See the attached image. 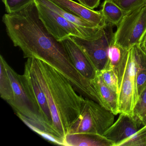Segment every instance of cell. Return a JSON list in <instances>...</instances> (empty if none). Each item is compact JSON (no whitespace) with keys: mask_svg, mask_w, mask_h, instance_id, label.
Here are the masks:
<instances>
[{"mask_svg":"<svg viewBox=\"0 0 146 146\" xmlns=\"http://www.w3.org/2000/svg\"><path fill=\"white\" fill-rule=\"evenodd\" d=\"M7 35L25 58L40 60L59 72L69 81L79 72L74 67L61 42L48 31L40 19L35 1L22 10L2 17Z\"/></svg>","mask_w":146,"mask_h":146,"instance_id":"cell-1","label":"cell"},{"mask_svg":"<svg viewBox=\"0 0 146 146\" xmlns=\"http://www.w3.org/2000/svg\"><path fill=\"white\" fill-rule=\"evenodd\" d=\"M25 64L45 93L54 131L65 140L80 114L85 98L78 94L67 78L46 62L32 58H28Z\"/></svg>","mask_w":146,"mask_h":146,"instance_id":"cell-2","label":"cell"},{"mask_svg":"<svg viewBox=\"0 0 146 146\" xmlns=\"http://www.w3.org/2000/svg\"><path fill=\"white\" fill-rule=\"evenodd\" d=\"M5 65L13 88L12 98L7 103L17 116L33 131L50 142L55 143L57 138L63 141L54 135L47 126L24 74L19 75L7 61Z\"/></svg>","mask_w":146,"mask_h":146,"instance_id":"cell-3","label":"cell"},{"mask_svg":"<svg viewBox=\"0 0 146 146\" xmlns=\"http://www.w3.org/2000/svg\"><path fill=\"white\" fill-rule=\"evenodd\" d=\"M137 72V64L131 48L126 52L116 70L118 81L119 113H125L133 117L134 108L139 98Z\"/></svg>","mask_w":146,"mask_h":146,"instance_id":"cell-4","label":"cell"},{"mask_svg":"<svg viewBox=\"0 0 146 146\" xmlns=\"http://www.w3.org/2000/svg\"><path fill=\"white\" fill-rule=\"evenodd\" d=\"M38 15L49 33L58 41L70 36L91 39L100 36L104 28L84 29L69 22L39 1L35 0Z\"/></svg>","mask_w":146,"mask_h":146,"instance_id":"cell-5","label":"cell"},{"mask_svg":"<svg viewBox=\"0 0 146 146\" xmlns=\"http://www.w3.org/2000/svg\"><path fill=\"white\" fill-rule=\"evenodd\" d=\"M113 113L98 102L85 98L81 112L69 133H95L103 135L114 123Z\"/></svg>","mask_w":146,"mask_h":146,"instance_id":"cell-6","label":"cell"},{"mask_svg":"<svg viewBox=\"0 0 146 146\" xmlns=\"http://www.w3.org/2000/svg\"><path fill=\"white\" fill-rule=\"evenodd\" d=\"M146 32V5L126 15L117 26L113 41L115 44L129 50L140 44Z\"/></svg>","mask_w":146,"mask_h":146,"instance_id":"cell-7","label":"cell"},{"mask_svg":"<svg viewBox=\"0 0 146 146\" xmlns=\"http://www.w3.org/2000/svg\"><path fill=\"white\" fill-rule=\"evenodd\" d=\"M113 27L107 24L101 35L94 39L70 36L82 49L98 71L103 70L108 63L109 47L114 35Z\"/></svg>","mask_w":146,"mask_h":146,"instance_id":"cell-8","label":"cell"},{"mask_svg":"<svg viewBox=\"0 0 146 146\" xmlns=\"http://www.w3.org/2000/svg\"><path fill=\"white\" fill-rule=\"evenodd\" d=\"M61 42L75 68L84 77L93 80L97 70L82 49L70 37Z\"/></svg>","mask_w":146,"mask_h":146,"instance_id":"cell-9","label":"cell"},{"mask_svg":"<svg viewBox=\"0 0 146 146\" xmlns=\"http://www.w3.org/2000/svg\"><path fill=\"white\" fill-rule=\"evenodd\" d=\"M141 125L132 116L120 113L117 120L104 132L103 135L113 143V146L134 135Z\"/></svg>","mask_w":146,"mask_h":146,"instance_id":"cell-10","label":"cell"},{"mask_svg":"<svg viewBox=\"0 0 146 146\" xmlns=\"http://www.w3.org/2000/svg\"><path fill=\"white\" fill-rule=\"evenodd\" d=\"M67 12L81 18L97 27L107 25L101 11H95L72 0H50Z\"/></svg>","mask_w":146,"mask_h":146,"instance_id":"cell-11","label":"cell"},{"mask_svg":"<svg viewBox=\"0 0 146 146\" xmlns=\"http://www.w3.org/2000/svg\"><path fill=\"white\" fill-rule=\"evenodd\" d=\"M23 74L27 83L33 93L36 100L37 102L48 128L54 135L64 141V139L60 137L53 129L52 115L45 93L43 92L36 78L32 73L29 67L26 64L25 65L24 73Z\"/></svg>","mask_w":146,"mask_h":146,"instance_id":"cell-12","label":"cell"},{"mask_svg":"<svg viewBox=\"0 0 146 146\" xmlns=\"http://www.w3.org/2000/svg\"><path fill=\"white\" fill-rule=\"evenodd\" d=\"M64 142L65 146H113V143L103 135L95 133H68Z\"/></svg>","mask_w":146,"mask_h":146,"instance_id":"cell-13","label":"cell"},{"mask_svg":"<svg viewBox=\"0 0 146 146\" xmlns=\"http://www.w3.org/2000/svg\"><path fill=\"white\" fill-rule=\"evenodd\" d=\"M91 82L102 100L105 108L111 112L115 115L119 113L117 94L104 83L100 72L98 71L95 78L91 80Z\"/></svg>","mask_w":146,"mask_h":146,"instance_id":"cell-14","label":"cell"},{"mask_svg":"<svg viewBox=\"0 0 146 146\" xmlns=\"http://www.w3.org/2000/svg\"><path fill=\"white\" fill-rule=\"evenodd\" d=\"M102 7L100 11L106 23L113 26H117L123 18L129 14L111 0H105Z\"/></svg>","mask_w":146,"mask_h":146,"instance_id":"cell-15","label":"cell"},{"mask_svg":"<svg viewBox=\"0 0 146 146\" xmlns=\"http://www.w3.org/2000/svg\"><path fill=\"white\" fill-rule=\"evenodd\" d=\"M132 48L137 66V83L139 96L146 87V54L141 48L140 44Z\"/></svg>","mask_w":146,"mask_h":146,"instance_id":"cell-16","label":"cell"},{"mask_svg":"<svg viewBox=\"0 0 146 146\" xmlns=\"http://www.w3.org/2000/svg\"><path fill=\"white\" fill-rule=\"evenodd\" d=\"M36 1L46 6L47 7L52 10L53 11L59 14L69 22L81 28H84V29H94V28H99L81 18L78 17L73 14L67 12L66 11H64L57 5H55L50 0H36Z\"/></svg>","mask_w":146,"mask_h":146,"instance_id":"cell-17","label":"cell"},{"mask_svg":"<svg viewBox=\"0 0 146 146\" xmlns=\"http://www.w3.org/2000/svg\"><path fill=\"white\" fill-rule=\"evenodd\" d=\"M5 60L0 56V95L4 100L8 102L13 96V88L6 66Z\"/></svg>","mask_w":146,"mask_h":146,"instance_id":"cell-18","label":"cell"},{"mask_svg":"<svg viewBox=\"0 0 146 146\" xmlns=\"http://www.w3.org/2000/svg\"><path fill=\"white\" fill-rule=\"evenodd\" d=\"M128 50L115 44L113 40L109 47L108 63L105 68H112L116 71L117 67Z\"/></svg>","mask_w":146,"mask_h":146,"instance_id":"cell-19","label":"cell"},{"mask_svg":"<svg viewBox=\"0 0 146 146\" xmlns=\"http://www.w3.org/2000/svg\"><path fill=\"white\" fill-rule=\"evenodd\" d=\"M133 117L141 125H146V87L139 95L134 108Z\"/></svg>","mask_w":146,"mask_h":146,"instance_id":"cell-20","label":"cell"},{"mask_svg":"<svg viewBox=\"0 0 146 146\" xmlns=\"http://www.w3.org/2000/svg\"><path fill=\"white\" fill-rule=\"evenodd\" d=\"M115 146H146V125Z\"/></svg>","mask_w":146,"mask_h":146,"instance_id":"cell-21","label":"cell"},{"mask_svg":"<svg viewBox=\"0 0 146 146\" xmlns=\"http://www.w3.org/2000/svg\"><path fill=\"white\" fill-rule=\"evenodd\" d=\"M100 72L104 83L112 90L118 94L119 91L118 81L117 73L112 68H105Z\"/></svg>","mask_w":146,"mask_h":146,"instance_id":"cell-22","label":"cell"},{"mask_svg":"<svg viewBox=\"0 0 146 146\" xmlns=\"http://www.w3.org/2000/svg\"><path fill=\"white\" fill-rule=\"evenodd\" d=\"M123 11L131 13L138 8L146 5V0H111Z\"/></svg>","mask_w":146,"mask_h":146,"instance_id":"cell-23","label":"cell"},{"mask_svg":"<svg viewBox=\"0 0 146 146\" xmlns=\"http://www.w3.org/2000/svg\"><path fill=\"white\" fill-rule=\"evenodd\" d=\"M35 0H2L7 13L17 12L35 1Z\"/></svg>","mask_w":146,"mask_h":146,"instance_id":"cell-24","label":"cell"},{"mask_svg":"<svg viewBox=\"0 0 146 146\" xmlns=\"http://www.w3.org/2000/svg\"><path fill=\"white\" fill-rule=\"evenodd\" d=\"M80 4L84 6L94 10L97 8L100 4L101 0H77Z\"/></svg>","mask_w":146,"mask_h":146,"instance_id":"cell-25","label":"cell"},{"mask_svg":"<svg viewBox=\"0 0 146 146\" xmlns=\"http://www.w3.org/2000/svg\"><path fill=\"white\" fill-rule=\"evenodd\" d=\"M140 46L143 51L146 54V32L140 43Z\"/></svg>","mask_w":146,"mask_h":146,"instance_id":"cell-26","label":"cell"}]
</instances>
